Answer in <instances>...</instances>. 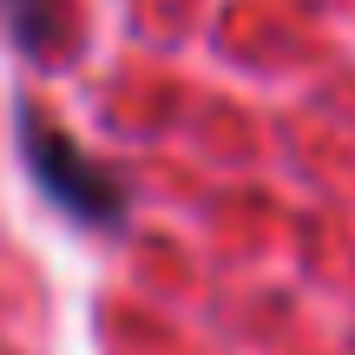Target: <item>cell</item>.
<instances>
[{"instance_id":"2","label":"cell","mask_w":355,"mask_h":355,"mask_svg":"<svg viewBox=\"0 0 355 355\" xmlns=\"http://www.w3.org/2000/svg\"><path fill=\"white\" fill-rule=\"evenodd\" d=\"M0 20H7L13 46L26 53L33 66H53L66 46H73V7L66 0H0Z\"/></svg>"},{"instance_id":"1","label":"cell","mask_w":355,"mask_h":355,"mask_svg":"<svg viewBox=\"0 0 355 355\" xmlns=\"http://www.w3.org/2000/svg\"><path fill=\"white\" fill-rule=\"evenodd\" d=\"M20 139H26V171L40 178V191H46L66 217H79V224H92V230L125 224V191H119V178L105 165H92L66 132H53L33 105L20 112Z\"/></svg>"}]
</instances>
